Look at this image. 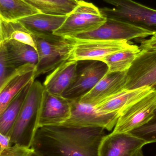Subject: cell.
<instances>
[{
	"label": "cell",
	"mask_w": 156,
	"mask_h": 156,
	"mask_svg": "<svg viewBox=\"0 0 156 156\" xmlns=\"http://www.w3.org/2000/svg\"><path fill=\"white\" fill-rule=\"evenodd\" d=\"M154 116H156V111H155V115H154Z\"/></svg>",
	"instance_id": "cell-31"
},
{
	"label": "cell",
	"mask_w": 156,
	"mask_h": 156,
	"mask_svg": "<svg viewBox=\"0 0 156 156\" xmlns=\"http://www.w3.org/2000/svg\"><path fill=\"white\" fill-rule=\"evenodd\" d=\"M71 101V115L61 126L81 128L101 127L109 131L113 130L119 113H103L92 105L81 103L78 100Z\"/></svg>",
	"instance_id": "cell-9"
},
{
	"label": "cell",
	"mask_w": 156,
	"mask_h": 156,
	"mask_svg": "<svg viewBox=\"0 0 156 156\" xmlns=\"http://www.w3.org/2000/svg\"><path fill=\"white\" fill-rule=\"evenodd\" d=\"M67 15H57L39 13L19 19L29 31L33 34H53L63 24Z\"/></svg>",
	"instance_id": "cell-19"
},
{
	"label": "cell",
	"mask_w": 156,
	"mask_h": 156,
	"mask_svg": "<svg viewBox=\"0 0 156 156\" xmlns=\"http://www.w3.org/2000/svg\"><path fill=\"white\" fill-rule=\"evenodd\" d=\"M78 61L68 59L60 65L46 77L43 83L46 90L62 95L72 84L77 74Z\"/></svg>",
	"instance_id": "cell-17"
},
{
	"label": "cell",
	"mask_w": 156,
	"mask_h": 156,
	"mask_svg": "<svg viewBox=\"0 0 156 156\" xmlns=\"http://www.w3.org/2000/svg\"><path fill=\"white\" fill-rule=\"evenodd\" d=\"M127 71L107 73L98 83L78 100L79 102L93 106L125 89Z\"/></svg>",
	"instance_id": "cell-15"
},
{
	"label": "cell",
	"mask_w": 156,
	"mask_h": 156,
	"mask_svg": "<svg viewBox=\"0 0 156 156\" xmlns=\"http://www.w3.org/2000/svg\"><path fill=\"white\" fill-rule=\"evenodd\" d=\"M30 149L17 145H10L7 147L1 148L0 156H26Z\"/></svg>",
	"instance_id": "cell-26"
},
{
	"label": "cell",
	"mask_w": 156,
	"mask_h": 156,
	"mask_svg": "<svg viewBox=\"0 0 156 156\" xmlns=\"http://www.w3.org/2000/svg\"><path fill=\"white\" fill-rule=\"evenodd\" d=\"M105 131L101 127L43 126L37 130L31 148L42 156H99Z\"/></svg>",
	"instance_id": "cell-1"
},
{
	"label": "cell",
	"mask_w": 156,
	"mask_h": 156,
	"mask_svg": "<svg viewBox=\"0 0 156 156\" xmlns=\"http://www.w3.org/2000/svg\"><path fill=\"white\" fill-rule=\"evenodd\" d=\"M36 65L27 64L16 69L0 84V114L9 103L29 83L35 80Z\"/></svg>",
	"instance_id": "cell-16"
},
{
	"label": "cell",
	"mask_w": 156,
	"mask_h": 156,
	"mask_svg": "<svg viewBox=\"0 0 156 156\" xmlns=\"http://www.w3.org/2000/svg\"><path fill=\"white\" fill-rule=\"evenodd\" d=\"M140 52L141 49L137 46L109 55L101 61L108 66V73L125 72L129 70Z\"/></svg>",
	"instance_id": "cell-23"
},
{
	"label": "cell",
	"mask_w": 156,
	"mask_h": 156,
	"mask_svg": "<svg viewBox=\"0 0 156 156\" xmlns=\"http://www.w3.org/2000/svg\"><path fill=\"white\" fill-rule=\"evenodd\" d=\"M114 8H100L106 18L125 22L156 33V10L133 0H103Z\"/></svg>",
	"instance_id": "cell-4"
},
{
	"label": "cell",
	"mask_w": 156,
	"mask_h": 156,
	"mask_svg": "<svg viewBox=\"0 0 156 156\" xmlns=\"http://www.w3.org/2000/svg\"><path fill=\"white\" fill-rule=\"evenodd\" d=\"M15 40L34 48L35 43L31 32L18 20L5 21L0 19V43Z\"/></svg>",
	"instance_id": "cell-21"
},
{
	"label": "cell",
	"mask_w": 156,
	"mask_h": 156,
	"mask_svg": "<svg viewBox=\"0 0 156 156\" xmlns=\"http://www.w3.org/2000/svg\"><path fill=\"white\" fill-rule=\"evenodd\" d=\"M141 50L155 51L156 50V33L151 36L150 38L142 40L140 46Z\"/></svg>",
	"instance_id": "cell-27"
},
{
	"label": "cell",
	"mask_w": 156,
	"mask_h": 156,
	"mask_svg": "<svg viewBox=\"0 0 156 156\" xmlns=\"http://www.w3.org/2000/svg\"><path fill=\"white\" fill-rule=\"evenodd\" d=\"M38 62L37 52L32 47L15 40L0 43V66L10 73L26 64L36 65Z\"/></svg>",
	"instance_id": "cell-13"
},
{
	"label": "cell",
	"mask_w": 156,
	"mask_h": 156,
	"mask_svg": "<svg viewBox=\"0 0 156 156\" xmlns=\"http://www.w3.org/2000/svg\"><path fill=\"white\" fill-rule=\"evenodd\" d=\"M156 110V90L154 89L120 114L112 132L130 133L143 126L154 118Z\"/></svg>",
	"instance_id": "cell-7"
},
{
	"label": "cell",
	"mask_w": 156,
	"mask_h": 156,
	"mask_svg": "<svg viewBox=\"0 0 156 156\" xmlns=\"http://www.w3.org/2000/svg\"><path fill=\"white\" fill-rule=\"evenodd\" d=\"M154 89L145 86L133 89H124L94 106L101 112L119 115L127 107L151 92Z\"/></svg>",
	"instance_id": "cell-18"
},
{
	"label": "cell",
	"mask_w": 156,
	"mask_h": 156,
	"mask_svg": "<svg viewBox=\"0 0 156 156\" xmlns=\"http://www.w3.org/2000/svg\"><path fill=\"white\" fill-rule=\"evenodd\" d=\"M153 89H154V90H156V85L154 87V88H153Z\"/></svg>",
	"instance_id": "cell-30"
},
{
	"label": "cell",
	"mask_w": 156,
	"mask_h": 156,
	"mask_svg": "<svg viewBox=\"0 0 156 156\" xmlns=\"http://www.w3.org/2000/svg\"><path fill=\"white\" fill-rule=\"evenodd\" d=\"M73 44L71 60H101L118 51L137 46L129 41L100 40H77L67 38Z\"/></svg>",
	"instance_id": "cell-10"
},
{
	"label": "cell",
	"mask_w": 156,
	"mask_h": 156,
	"mask_svg": "<svg viewBox=\"0 0 156 156\" xmlns=\"http://www.w3.org/2000/svg\"><path fill=\"white\" fill-rule=\"evenodd\" d=\"M129 133L144 140L147 144L156 143V116L146 124Z\"/></svg>",
	"instance_id": "cell-25"
},
{
	"label": "cell",
	"mask_w": 156,
	"mask_h": 156,
	"mask_svg": "<svg viewBox=\"0 0 156 156\" xmlns=\"http://www.w3.org/2000/svg\"><path fill=\"white\" fill-rule=\"evenodd\" d=\"M88 1H89V0H88Z\"/></svg>",
	"instance_id": "cell-32"
},
{
	"label": "cell",
	"mask_w": 156,
	"mask_h": 156,
	"mask_svg": "<svg viewBox=\"0 0 156 156\" xmlns=\"http://www.w3.org/2000/svg\"><path fill=\"white\" fill-rule=\"evenodd\" d=\"M71 101L44 90L38 115V129L61 125L71 115Z\"/></svg>",
	"instance_id": "cell-11"
},
{
	"label": "cell",
	"mask_w": 156,
	"mask_h": 156,
	"mask_svg": "<svg viewBox=\"0 0 156 156\" xmlns=\"http://www.w3.org/2000/svg\"><path fill=\"white\" fill-rule=\"evenodd\" d=\"M100 8L92 3L79 0L77 7L68 15L67 19L53 34L68 37L96 30L106 21Z\"/></svg>",
	"instance_id": "cell-5"
},
{
	"label": "cell",
	"mask_w": 156,
	"mask_h": 156,
	"mask_svg": "<svg viewBox=\"0 0 156 156\" xmlns=\"http://www.w3.org/2000/svg\"><path fill=\"white\" fill-rule=\"evenodd\" d=\"M132 156H144L143 154V151L142 149H140L139 151L136 152Z\"/></svg>",
	"instance_id": "cell-29"
},
{
	"label": "cell",
	"mask_w": 156,
	"mask_h": 156,
	"mask_svg": "<svg viewBox=\"0 0 156 156\" xmlns=\"http://www.w3.org/2000/svg\"><path fill=\"white\" fill-rule=\"evenodd\" d=\"M44 90L38 81L32 83L9 135L11 145L31 148L38 129V115Z\"/></svg>",
	"instance_id": "cell-2"
},
{
	"label": "cell",
	"mask_w": 156,
	"mask_h": 156,
	"mask_svg": "<svg viewBox=\"0 0 156 156\" xmlns=\"http://www.w3.org/2000/svg\"><path fill=\"white\" fill-rule=\"evenodd\" d=\"M108 70V66L101 60L78 61L75 80L62 96L70 101L79 100L98 83Z\"/></svg>",
	"instance_id": "cell-8"
},
{
	"label": "cell",
	"mask_w": 156,
	"mask_h": 156,
	"mask_svg": "<svg viewBox=\"0 0 156 156\" xmlns=\"http://www.w3.org/2000/svg\"><path fill=\"white\" fill-rule=\"evenodd\" d=\"M147 144L146 141L129 133L106 135L101 142L99 156H132Z\"/></svg>",
	"instance_id": "cell-14"
},
{
	"label": "cell",
	"mask_w": 156,
	"mask_h": 156,
	"mask_svg": "<svg viewBox=\"0 0 156 156\" xmlns=\"http://www.w3.org/2000/svg\"></svg>",
	"instance_id": "cell-33"
},
{
	"label": "cell",
	"mask_w": 156,
	"mask_h": 156,
	"mask_svg": "<svg viewBox=\"0 0 156 156\" xmlns=\"http://www.w3.org/2000/svg\"><path fill=\"white\" fill-rule=\"evenodd\" d=\"M41 13L25 0H0V19L17 21Z\"/></svg>",
	"instance_id": "cell-22"
},
{
	"label": "cell",
	"mask_w": 156,
	"mask_h": 156,
	"mask_svg": "<svg viewBox=\"0 0 156 156\" xmlns=\"http://www.w3.org/2000/svg\"><path fill=\"white\" fill-rule=\"evenodd\" d=\"M156 85V50H141L129 70L125 89Z\"/></svg>",
	"instance_id": "cell-12"
},
{
	"label": "cell",
	"mask_w": 156,
	"mask_h": 156,
	"mask_svg": "<svg viewBox=\"0 0 156 156\" xmlns=\"http://www.w3.org/2000/svg\"><path fill=\"white\" fill-rule=\"evenodd\" d=\"M106 18L105 23L94 31L65 38L77 40L129 41L132 39L146 38L154 34L131 24Z\"/></svg>",
	"instance_id": "cell-6"
},
{
	"label": "cell",
	"mask_w": 156,
	"mask_h": 156,
	"mask_svg": "<svg viewBox=\"0 0 156 156\" xmlns=\"http://www.w3.org/2000/svg\"><path fill=\"white\" fill-rule=\"evenodd\" d=\"M34 81L24 87L9 103L4 112L0 114V134L10 135L23 103Z\"/></svg>",
	"instance_id": "cell-20"
},
{
	"label": "cell",
	"mask_w": 156,
	"mask_h": 156,
	"mask_svg": "<svg viewBox=\"0 0 156 156\" xmlns=\"http://www.w3.org/2000/svg\"><path fill=\"white\" fill-rule=\"evenodd\" d=\"M38 55L35 78L52 70L70 59L73 44L69 39L54 34H33Z\"/></svg>",
	"instance_id": "cell-3"
},
{
	"label": "cell",
	"mask_w": 156,
	"mask_h": 156,
	"mask_svg": "<svg viewBox=\"0 0 156 156\" xmlns=\"http://www.w3.org/2000/svg\"><path fill=\"white\" fill-rule=\"evenodd\" d=\"M42 13L67 15L78 4L79 0H25Z\"/></svg>",
	"instance_id": "cell-24"
},
{
	"label": "cell",
	"mask_w": 156,
	"mask_h": 156,
	"mask_svg": "<svg viewBox=\"0 0 156 156\" xmlns=\"http://www.w3.org/2000/svg\"><path fill=\"white\" fill-rule=\"evenodd\" d=\"M26 156H42L38 154L37 153H35L34 152L32 149H30V151H29L28 154Z\"/></svg>",
	"instance_id": "cell-28"
}]
</instances>
